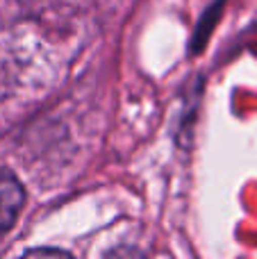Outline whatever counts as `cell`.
<instances>
[{
  "mask_svg": "<svg viewBox=\"0 0 257 259\" xmlns=\"http://www.w3.org/2000/svg\"><path fill=\"white\" fill-rule=\"evenodd\" d=\"M23 205H25L23 184L14 173L0 168V239L14 228Z\"/></svg>",
  "mask_w": 257,
  "mask_h": 259,
  "instance_id": "cell-1",
  "label": "cell"
},
{
  "mask_svg": "<svg viewBox=\"0 0 257 259\" xmlns=\"http://www.w3.org/2000/svg\"><path fill=\"white\" fill-rule=\"evenodd\" d=\"M27 255H68V252L57 250V248H48V250H27Z\"/></svg>",
  "mask_w": 257,
  "mask_h": 259,
  "instance_id": "cell-2",
  "label": "cell"
}]
</instances>
